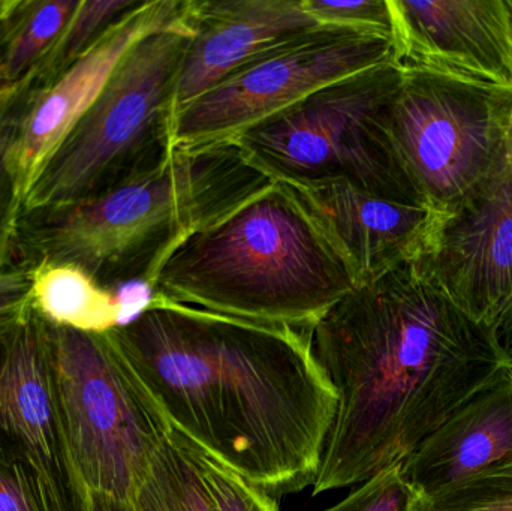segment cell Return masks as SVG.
<instances>
[{
  "label": "cell",
  "instance_id": "cell-1",
  "mask_svg": "<svg viewBox=\"0 0 512 511\" xmlns=\"http://www.w3.org/2000/svg\"><path fill=\"white\" fill-rule=\"evenodd\" d=\"M307 335L337 395L313 497L405 464L512 371L495 330L466 314L424 260L355 285Z\"/></svg>",
  "mask_w": 512,
  "mask_h": 511
},
{
  "label": "cell",
  "instance_id": "cell-2",
  "mask_svg": "<svg viewBox=\"0 0 512 511\" xmlns=\"http://www.w3.org/2000/svg\"><path fill=\"white\" fill-rule=\"evenodd\" d=\"M105 335L201 452L276 500L312 488L337 395L307 333L152 299Z\"/></svg>",
  "mask_w": 512,
  "mask_h": 511
},
{
  "label": "cell",
  "instance_id": "cell-3",
  "mask_svg": "<svg viewBox=\"0 0 512 511\" xmlns=\"http://www.w3.org/2000/svg\"><path fill=\"white\" fill-rule=\"evenodd\" d=\"M234 141L174 149L159 167L68 206L23 213L21 267H83L102 287H150L171 252L273 185Z\"/></svg>",
  "mask_w": 512,
  "mask_h": 511
},
{
  "label": "cell",
  "instance_id": "cell-4",
  "mask_svg": "<svg viewBox=\"0 0 512 511\" xmlns=\"http://www.w3.org/2000/svg\"><path fill=\"white\" fill-rule=\"evenodd\" d=\"M357 281L274 182L183 240L150 284L152 299L309 333Z\"/></svg>",
  "mask_w": 512,
  "mask_h": 511
},
{
  "label": "cell",
  "instance_id": "cell-5",
  "mask_svg": "<svg viewBox=\"0 0 512 511\" xmlns=\"http://www.w3.org/2000/svg\"><path fill=\"white\" fill-rule=\"evenodd\" d=\"M189 2V0H188ZM185 20L138 39L92 107L39 171L23 213L68 206L159 167L173 153Z\"/></svg>",
  "mask_w": 512,
  "mask_h": 511
},
{
  "label": "cell",
  "instance_id": "cell-6",
  "mask_svg": "<svg viewBox=\"0 0 512 511\" xmlns=\"http://www.w3.org/2000/svg\"><path fill=\"white\" fill-rule=\"evenodd\" d=\"M402 75L394 60L373 66L310 93L231 141L273 182L346 183L385 200L423 206L390 134Z\"/></svg>",
  "mask_w": 512,
  "mask_h": 511
},
{
  "label": "cell",
  "instance_id": "cell-7",
  "mask_svg": "<svg viewBox=\"0 0 512 511\" xmlns=\"http://www.w3.org/2000/svg\"><path fill=\"white\" fill-rule=\"evenodd\" d=\"M50 336L63 437L81 495L134 504L173 426L105 333L50 326Z\"/></svg>",
  "mask_w": 512,
  "mask_h": 511
},
{
  "label": "cell",
  "instance_id": "cell-8",
  "mask_svg": "<svg viewBox=\"0 0 512 511\" xmlns=\"http://www.w3.org/2000/svg\"><path fill=\"white\" fill-rule=\"evenodd\" d=\"M402 71L391 140L421 203L445 221L510 159L512 90Z\"/></svg>",
  "mask_w": 512,
  "mask_h": 511
},
{
  "label": "cell",
  "instance_id": "cell-9",
  "mask_svg": "<svg viewBox=\"0 0 512 511\" xmlns=\"http://www.w3.org/2000/svg\"><path fill=\"white\" fill-rule=\"evenodd\" d=\"M393 60L385 33L322 26L262 54L180 108L174 149L234 140L310 93Z\"/></svg>",
  "mask_w": 512,
  "mask_h": 511
},
{
  "label": "cell",
  "instance_id": "cell-10",
  "mask_svg": "<svg viewBox=\"0 0 512 511\" xmlns=\"http://www.w3.org/2000/svg\"><path fill=\"white\" fill-rule=\"evenodd\" d=\"M0 452L32 465L69 511L80 509L60 420L50 326L32 308L0 318Z\"/></svg>",
  "mask_w": 512,
  "mask_h": 511
},
{
  "label": "cell",
  "instance_id": "cell-11",
  "mask_svg": "<svg viewBox=\"0 0 512 511\" xmlns=\"http://www.w3.org/2000/svg\"><path fill=\"white\" fill-rule=\"evenodd\" d=\"M393 60L484 89L512 90L511 0H388Z\"/></svg>",
  "mask_w": 512,
  "mask_h": 511
},
{
  "label": "cell",
  "instance_id": "cell-12",
  "mask_svg": "<svg viewBox=\"0 0 512 511\" xmlns=\"http://www.w3.org/2000/svg\"><path fill=\"white\" fill-rule=\"evenodd\" d=\"M188 0L144 2L114 24L53 83L21 93L8 161L21 201L48 159L87 113L126 51L143 36L185 20Z\"/></svg>",
  "mask_w": 512,
  "mask_h": 511
},
{
  "label": "cell",
  "instance_id": "cell-13",
  "mask_svg": "<svg viewBox=\"0 0 512 511\" xmlns=\"http://www.w3.org/2000/svg\"><path fill=\"white\" fill-rule=\"evenodd\" d=\"M358 284L430 257L444 219L420 204L385 200L346 183L285 185Z\"/></svg>",
  "mask_w": 512,
  "mask_h": 511
},
{
  "label": "cell",
  "instance_id": "cell-14",
  "mask_svg": "<svg viewBox=\"0 0 512 511\" xmlns=\"http://www.w3.org/2000/svg\"><path fill=\"white\" fill-rule=\"evenodd\" d=\"M424 261L466 314L495 330L512 299V153L475 197L442 222Z\"/></svg>",
  "mask_w": 512,
  "mask_h": 511
},
{
  "label": "cell",
  "instance_id": "cell-15",
  "mask_svg": "<svg viewBox=\"0 0 512 511\" xmlns=\"http://www.w3.org/2000/svg\"><path fill=\"white\" fill-rule=\"evenodd\" d=\"M188 26L176 113L237 69L322 24L303 0H189Z\"/></svg>",
  "mask_w": 512,
  "mask_h": 511
},
{
  "label": "cell",
  "instance_id": "cell-16",
  "mask_svg": "<svg viewBox=\"0 0 512 511\" xmlns=\"http://www.w3.org/2000/svg\"><path fill=\"white\" fill-rule=\"evenodd\" d=\"M512 459V371L436 429L402 465L409 485L429 497Z\"/></svg>",
  "mask_w": 512,
  "mask_h": 511
},
{
  "label": "cell",
  "instance_id": "cell-17",
  "mask_svg": "<svg viewBox=\"0 0 512 511\" xmlns=\"http://www.w3.org/2000/svg\"><path fill=\"white\" fill-rule=\"evenodd\" d=\"M29 305L50 326L93 335H104L123 320L116 291L71 263H36L30 269Z\"/></svg>",
  "mask_w": 512,
  "mask_h": 511
},
{
  "label": "cell",
  "instance_id": "cell-18",
  "mask_svg": "<svg viewBox=\"0 0 512 511\" xmlns=\"http://www.w3.org/2000/svg\"><path fill=\"white\" fill-rule=\"evenodd\" d=\"M80 0H0V95L18 92L59 41Z\"/></svg>",
  "mask_w": 512,
  "mask_h": 511
},
{
  "label": "cell",
  "instance_id": "cell-19",
  "mask_svg": "<svg viewBox=\"0 0 512 511\" xmlns=\"http://www.w3.org/2000/svg\"><path fill=\"white\" fill-rule=\"evenodd\" d=\"M135 511H218L195 459L194 447L174 431L135 497Z\"/></svg>",
  "mask_w": 512,
  "mask_h": 511
},
{
  "label": "cell",
  "instance_id": "cell-20",
  "mask_svg": "<svg viewBox=\"0 0 512 511\" xmlns=\"http://www.w3.org/2000/svg\"><path fill=\"white\" fill-rule=\"evenodd\" d=\"M143 3V0H80L77 11L60 35L59 41L36 66L20 90H38L53 83L114 24Z\"/></svg>",
  "mask_w": 512,
  "mask_h": 511
},
{
  "label": "cell",
  "instance_id": "cell-21",
  "mask_svg": "<svg viewBox=\"0 0 512 511\" xmlns=\"http://www.w3.org/2000/svg\"><path fill=\"white\" fill-rule=\"evenodd\" d=\"M21 113V93L0 95V275L21 267L18 227L23 201L9 167L8 152Z\"/></svg>",
  "mask_w": 512,
  "mask_h": 511
},
{
  "label": "cell",
  "instance_id": "cell-22",
  "mask_svg": "<svg viewBox=\"0 0 512 511\" xmlns=\"http://www.w3.org/2000/svg\"><path fill=\"white\" fill-rule=\"evenodd\" d=\"M417 511H512V459L421 497Z\"/></svg>",
  "mask_w": 512,
  "mask_h": 511
},
{
  "label": "cell",
  "instance_id": "cell-23",
  "mask_svg": "<svg viewBox=\"0 0 512 511\" xmlns=\"http://www.w3.org/2000/svg\"><path fill=\"white\" fill-rule=\"evenodd\" d=\"M0 511H69L38 470L0 452Z\"/></svg>",
  "mask_w": 512,
  "mask_h": 511
},
{
  "label": "cell",
  "instance_id": "cell-24",
  "mask_svg": "<svg viewBox=\"0 0 512 511\" xmlns=\"http://www.w3.org/2000/svg\"><path fill=\"white\" fill-rule=\"evenodd\" d=\"M192 447L218 511H280L276 498L256 488L227 465L210 458L194 444Z\"/></svg>",
  "mask_w": 512,
  "mask_h": 511
},
{
  "label": "cell",
  "instance_id": "cell-25",
  "mask_svg": "<svg viewBox=\"0 0 512 511\" xmlns=\"http://www.w3.org/2000/svg\"><path fill=\"white\" fill-rule=\"evenodd\" d=\"M420 500L397 465L361 483L334 506L315 511H417Z\"/></svg>",
  "mask_w": 512,
  "mask_h": 511
},
{
  "label": "cell",
  "instance_id": "cell-26",
  "mask_svg": "<svg viewBox=\"0 0 512 511\" xmlns=\"http://www.w3.org/2000/svg\"><path fill=\"white\" fill-rule=\"evenodd\" d=\"M303 6L322 26L385 33L391 36V12L388 0H361V2L303 0Z\"/></svg>",
  "mask_w": 512,
  "mask_h": 511
},
{
  "label": "cell",
  "instance_id": "cell-27",
  "mask_svg": "<svg viewBox=\"0 0 512 511\" xmlns=\"http://www.w3.org/2000/svg\"><path fill=\"white\" fill-rule=\"evenodd\" d=\"M30 270L0 275V318L20 314L29 308Z\"/></svg>",
  "mask_w": 512,
  "mask_h": 511
},
{
  "label": "cell",
  "instance_id": "cell-28",
  "mask_svg": "<svg viewBox=\"0 0 512 511\" xmlns=\"http://www.w3.org/2000/svg\"><path fill=\"white\" fill-rule=\"evenodd\" d=\"M78 511H135V509L132 504L120 503V501L84 492L81 495L80 509Z\"/></svg>",
  "mask_w": 512,
  "mask_h": 511
},
{
  "label": "cell",
  "instance_id": "cell-29",
  "mask_svg": "<svg viewBox=\"0 0 512 511\" xmlns=\"http://www.w3.org/2000/svg\"><path fill=\"white\" fill-rule=\"evenodd\" d=\"M495 332L504 350L512 357V299L496 321Z\"/></svg>",
  "mask_w": 512,
  "mask_h": 511
},
{
  "label": "cell",
  "instance_id": "cell-30",
  "mask_svg": "<svg viewBox=\"0 0 512 511\" xmlns=\"http://www.w3.org/2000/svg\"><path fill=\"white\" fill-rule=\"evenodd\" d=\"M511 6H512V0H511Z\"/></svg>",
  "mask_w": 512,
  "mask_h": 511
}]
</instances>
